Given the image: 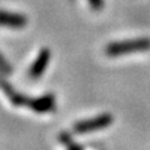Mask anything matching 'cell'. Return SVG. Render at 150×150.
Segmentation results:
<instances>
[{"label":"cell","instance_id":"cell-1","mask_svg":"<svg viewBox=\"0 0 150 150\" xmlns=\"http://www.w3.org/2000/svg\"><path fill=\"white\" fill-rule=\"evenodd\" d=\"M150 49V39L142 38V39H133L126 41H116L106 45L105 54L108 56H121L133 53H140Z\"/></svg>","mask_w":150,"mask_h":150},{"label":"cell","instance_id":"cell-2","mask_svg":"<svg viewBox=\"0 0 150 150\" xmlns=\"http://www.w3.org/2000/svg\"><path fill=\"white\" fill-rule=\"evenodd\" d=\"M112 123V116L108 112H103L100 115H96L94 118L80 120L75 123L73 126V131L75 134H89L94 131L101 130L109 126Z\"/></svg>","mask_w":150,"mask_h":150},{"label":"cell","instance_id":"cell-3","mask_svg":"<svg viewBox=\"0 0 150 150\" xmlns=\"http://www.w3.org/2000/svg\"><path fill=\"white\" fill-rule=\"evenodd\" d=\"M51 59V51L48 48H41L40 51L38 53L35 60L30 65L28 70V76L31 79H39L44 74L46 67Z\"/></svg>","mask_w":150,"mask_h":150},{"label":"cell","instance_id":"cell-4","mask_svg":"<svg viewBox=\"0 0 150 150\" xmlns=\"http://www.w3.org/2000/svg\"><path fill=\"white\" fill-rule=\"evenodd\" d=\"M4 74L0 73V89L3 90V93L5 94V96L9 99V101L14 106H28V103H29V99L24 94L16 93L14 86L9 83L5 78L3 76Z\"/></svg>","mask_w":150,"mask_h":150},{"label":"cell","instance_id":"cell-5","mask_svg":"<svg viewBox=\"0 0 150 150\" xmlns=\"http://www.w3.org/2000/svg\"><path fill=\"white\" fill-rule=\"evenodd\" d=\"M28 106L33 111L39 112V114L51 111L55 108V95L53 93H48L38 98H30Z\"/></svg>","mask_w":150,"mask_h":150},{"label":"cell","instance_id":"cell-6","mask_svg":"<svg viewBox=\"0 0 150 150\" xmlns=\"http://www.w3.org/2000/svg\"><path fill=\"white\" fill-rule=\"evenodd\" d=\"M26 24H28V18L24 14L0 10V26L21 29V28L26 26Z\"/></svg>","mask_w":150,"mask_h":150},{"label":"cell","instance_id":"cell-7","mask_svg":"<svg viewBox=\"0 0 150 150\" xmlns=\"http://www.w3.org/2000/svg\"><path fill=\"white\" fill-rule=\"evenodd\" d=\"M59 142L70 150H81L83 149L81 145L75 143L73 140V138H71V135H70L69 133H67V131H63V133L59 134Z\"/></svg>","mask_w":150,"mask_h":150},{"label":"cell","instance_id":"cell-8","mask_svg":"<svg viewBox=\"0 0 150 150\" xmlns=\"http://www.w3.org/2000/svg\"><path fill=\"white\" fill-rule=\"evenodd\" d=\"M0 73L4 75H10L13 73V67L8 63V60L4 58L1 53H0Z\"/></svg>","mask_w":150,"mask_h":150},{"label":"cell","instance_id":"cell-9","mask_svg":"<svg viewBox=\"0 0 150 150\" xmlns=\"http://www.w3.org/2000/svg\"><path fill=\"white\" fill-rule=\"evenodd\" d=\"M89 4L91 5L93 9H95V10H100V9L103 8V0H88Z\"/></svg>","mask_w":150,"mask_h":150}]
</instances>
